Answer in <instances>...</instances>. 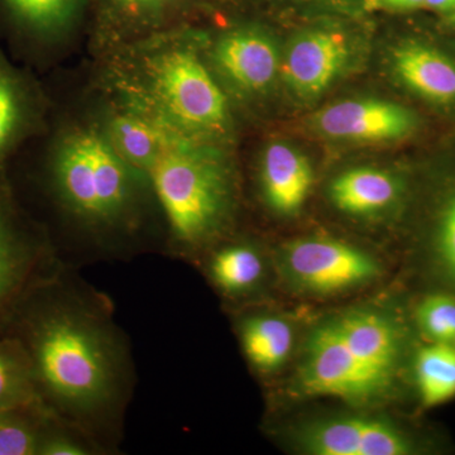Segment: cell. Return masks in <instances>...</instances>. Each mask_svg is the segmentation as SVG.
<instances>
[{"label":"cell","instance_id":"obj_1","mask_svg":"<svg viewBox=\"0 0 455 455\" xmlns=\"http://www.w3.org/2000/svg\"><path fill=\"white\" fill-rule=\"evenodd\" d=\"M41 400L74 416L103 411L119 387V350L99 317L71 304L32 316L22 344Z\"/></svg>","mask_w":455,"mask_h":455},{"label":"cell","instance_id":"obj_2","mask_svg":"<svg viewBox=\"0 0 455 455\" xmlns=\"http://www.w3.org/2000/svg\"><path fill=\"white\" fill-rule=\"evenodd\" d=\"M171 230L196 243L220 223L228 202V180L220 161L199 147L164 140L148 170Z\"/></svg>","mask_w":455,"mask_h":455},{"label":"cell","instance_id":"obj_3","mask_svg":"<svg viewBox=\"0 0 455 455\" xmlns=\"http://www.w3.org/2000/svg\"><path fill=\"white\" fill-rule=\"evenodd\" d=\"M51 176L60 199L92 223L121 217L131 202L127 164L100 134L82 131L53 149Z\"/></svg>","mask_w":455,"mask_h":455},{"label":"cell","instance_id":"obj_4","mask_svg":"<svg viewBox=\"0 0 455 455\" xmlns=\"http://www.w3.org/2000/svg\"><path fill=\"white\" fill-rule=\"evenodd\" d=\"M148 71L155 97L171 121L199 133L224 130L226 97L196 52L181 46L164 49Z\"/></svg>","mask_w":455,"mask_h":455},{"label":"cell","instance_id":"obj_5","mask_svg":"<svg viewBox=\"0 0 455 455\" xmlns=\"http://www.w3.org/2000/svg\"><path fill=\"white\" fill-rule=\"evenodd\" d=\"M300 383L307 394L353 403L377 397L391 386L353 355L331 320L314 329L307 340Z\"/></svg>","mask_w":455,"mask_h":455},{"label":"cell","instance_id":"obj_6","mask_svg":"<svg viewBox=\"0 0 455 455\" xmlns=\"http://www.w3.org/2000/svg\"><path fill=\"white\" fill-rule=\"evenodd\" d=\"M284 272L296 286L313 293L346 291L374 280L379 266L355 245L329 238L292 242L281 256Z\"/></svg>","mask_w":455,"mask_h":455},{"label":"cell","instance_id":"obj_7","mask_svg":"<svg viewBox=\"0 0 455 455\" xmlns=\"http://www.w3.org/2000/svg\"><path fill=\"white\" fill-rule=\"evenodd\" d=\"M420 122L409 108L379 99H352L320 110L314 127L331 139L390 142L412 136Z\"/></svg>","mask_w":455,"mask_h":455},{"label":"cell","instance_id":"obj_8","mask_svg":"<svg viewBox=\"0 0 455 455\" xmlns=\"http://www.w3.org/2000/svg\"><path fill=\"white\" fill-rule=\"evenodd\" d=\"M300 442L314 455H409L419 451L414 439L394 424L366 416L319 421L302 431Z\"/></svg>","mask_w":455,"mask_h":455},{"label":"cell","instance_id":"obj_9","mask_svg":"<svg viewBox=\"0 0 455 455\" xmlns=\"http://www.w3.org/2000/svg\"><path fill=\"white\" fill-rule=\"evenodd\" d=\"M350 44L343 33L313 29L290 44L283 60V77L298 97H319L348 64Z\"/></svg>","mask_w":455,"mask_h":455},{"label":"cell","instance_id":"obj_10","mask_svg":"<svg viewBox=\"0 0 455 455\" xmlns=\"http://www.w3.org/2000/svg\"><path fill=\"white\" fill-rule=\"evenodd\" d=\"M392 73L411 94L444 112L455 110V56L434 42L411 38L391 53Z\"/></svg>","mask_w":455,"mask_h":455},{"label":"cell","instance_id":"obj_11","mask_svg":"<svg viewBox=\"0 0 455 455\" xmlns=\"http://www.w3.org/2000/svg\"><path fill=\"white\" fill-rule=\"evenodd\" d=\"M331 322L353 355L391 385L403 355V337L394 320L376 311L359 310Z\"/></svg>","mask_w":455,"mask_h":455},{"label":"cell","instance_id":"obj_12","mask_svg":"<svg viewBox=\"0 0 455 455\" xmlns=\"http://www.w3.org/2000/svg\"><path fill=\"white\" fill-rule=\"evenodd\" d=\"M214 61L230 83L248 92L268 89L281 68L275 42L248 29L223 36L215 46Z\"/></svg>","mask_w":455,"mask_h":455},{"label":"cell","instance_id":"obj_13","mask_svg":"<svg viewBox=\"0 0 455 455\" xmlns=\"http://www.w3.org/2000/svg\"><path fill=\"white\" fill-rule=\"evenodd\" d=\"M266 202L280 214H295L307 202L314 171L307 156L283 142L266 148L260 166Z\"/></svg>","mask_w":455,"mask_h":455},{"label":"cell","instance_id":"obj_14","mask_svg":"<svg viewBox=\"0 0 455 455\" xmlns=\"http://www.w3.org/2000/svg\"><path fill=\"white\" fill-rule=\"evenodd\" d=\"M77 0H0V29L23 50H38L73 17Z\"/></svg>","mask_w":455,"mask_h":455},{"label":"cell","instance_id":"obj_15","mask_svg":"<svg viewBox=\"0 0 455 455\" xmlns=\"http://www.w3.org/2000/svg\"><path fill=\"white\" fill-rule=\"evenodd\" d=\"M40 100L31 80L0 52V171L17 146L36 130Z\"/></svg>","mask_w":455,"mask_h":455},{"label":"cell","instance_id":"obj_16","mask_svg":"<svg viewBox=\"0 0 455 455\" xmlns=\"http://www.w3.org/2000/svg\"><path fill=\"white\" fill-rule=\"evenodd\" d=\"M400 181L390 172L358 167L340 173L329 188L331 202L350 215H370L383 211L401 196Z\"/></svg>","mask_w":455,"mask_h":455},{"label":"cell","instance_id":"obj_17","mask_svg":"<svg viewBox=\"0 0 455 455\" xmlns=\"http://www.w3.org/2000/svg\"><path fill=\"white\" fill-rule=\"evenodd\" d=\"M443 185L425 235L424 260L438 289L455 293V173Z\"/></svg>","mask_w":455,"mask_h":455},{"label":"cell","instance_id":"obj_18","mask_svg":"<svg viewBox=\"0 0 455 455\" xmlns=\"http://www.w3.org/2000/svg\"><path fill=\"white\" fill-rule=\"evenodd\" d=\"M241 340L248 361L260 372L283 366L293 346L292 326L275 315L247 317L241 324Z\"/></svg>","mask_w":455,"mask_h":455},{"label":"cell","instance_id":"obj_19","mask_svg":"<svg viewBox=\"0 0 455 455\" xmlns=\"http://www.w3.org/2000/svg\"><path fill=\"white\" fill-rule=\"evenodd\" d=\"M31 260V244L7 193L0 188V311L20 289Z\"/></svg>","mask_w":455,"mask_h":455},{"label":"cell","instance_id":"obj_20","mask_svg":"<svg viewBox=\"0 0 455 455\" xmlns=\"http://www.w3.org/2000/svg\"><path fill=\"white\" fill-rule=\"evenodd\" d=\"M414 379L424 409L444 405L455 398V347L427 343L416 350Z\"/></svg>","mask_w":455,"mask_h":455},{"label":"cell","instance_id":"obj_21","mask_svg":"<svg viewBox=\"0 0 455 455\" xmlns=\"http://www.w3.org/2000/svg\"><path fill=\"white\" fill-rule=\"evenodd\" d=\"M41 403L26 349L18 341L0 340V410L37 407Z\"/></svg>","mask_w":455,"mask_h":455},{"label":"cell","instance_id":"obj_22","mask_svg":"<svg viewBox=\"0 0 455 455\" xmlns=\"http://www.w3.org/2000/svg\"><path fill=\"white\" fill-rule=\"evenodd\" d=\"M211 274L212 281L224 292L243 295L262 278V257L248 245H229L212 257Z\"/></svg>","mask_w":455,"mask_h":455},{"label":"cell","instance_id":"obj_23","mask_svg":"<svg viewBox=\"0 0 455 455\" xmlns=\"http://www.w3.org/2000/svg\"><path fill=\"white\" fill-rule=\"evenodd\" d=\"M37 407L0 410V455H40L49 435L35 412Z\"/></svg>","mask_w":455,"mask_h":455},{"label":"cell","instance_id":"obj_24","mask_svg":"<svg viewBox=\"0 0 455 455\" xmlns=\"http://www.w3.org/2000/svg\"><path fill=\"white\" fill-rule=\"evenodd\" d=\"M113 139L123 160L149 170L164 140L151 125L133 116H119L113 123Z\"/></svg>","mask_w":455,"mask_h":455},{"label":"cell","instance_id":"obj_25","mask_svg":"<svg viewBox=\"0 0 455 455\" xmlns=\"http://www.w3.org/2000/svg\"><path fill=\"white\" fill-rule=\"evenodd\" d=\"M415 324L429 343L453 344L455 293L435 289L425 293L415 307Z\"/></svg>","mask_w":455,"mask_h":455},{"label":"cell","instance_id":"obj_26","mask_svg":"<svg viewBox=\"0 0 455 455\" xmlns=\"http://www.w3.org/2000/svg\"><path fill=\"white\" fill-rule=\"evenodd\" d=\"M89 453V448L80 440L65 433L50 431L42 444L40 455H85Z\"/></svg>","mask_w":455,"mask_h":455},{"label":"cell","instance_id":"obj_27","mask_svg":"<svg viewBox=\"0 0 455 455\" xmlns=\"http://www.w3.org/2000/svg\"><path fill=\"white\" fill-rule=\"evenodd\" d=\"M379 4L395 9H415L425 7L427 0H374Z\"/></svg>","mask_w":455,"mask_h":455},{"label":"cell","instance_id":"obj_28","mask_svg":"<svg viewBox=\"0 0 455 455\" xmlns=\"http://www.w3.org/2000/svg\"><path fill=\"white\" fill-rule=\"evenodd\" d=\"M123 7L132 9L156 8L172 2V0H116Z\"/></svg>","mask_w":455,"mask_h":455},{"label":"cell","instance_id":"obj_29","mask_svg":"<svg viewBox=\"0 0 455 455\" xmlns=\"http://www.w3.org/2000/svg\"><path fill=\"white\" fill-rule=\"evenodd\" d=\"M425 7L438 12L455 11V0H427Z\"/></svg>","mask_w":455,"mask_h":455},{"label":"cell","instance_id":"obj_30","mask_svg":"<svg viewBox=\"0 0 455 455\" xmlns=\"http://www.w3.org/2000/svg\"><path fill=\"white\" fill-rule=\"evenodd\" d=\"M453 346L455 347V340H454Z\"/></svg>","mask_w":455,"mask_h":455}]
</instances>
